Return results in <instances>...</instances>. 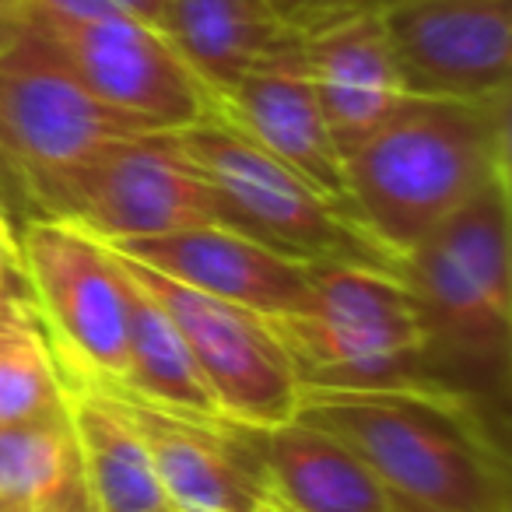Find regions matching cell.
Wrapping results in <instances>:
<instances>
[{"mask_svg":"<svg viewBox=\"0 0 512 512\" xmlns=\"http://www.w3.org/2000/svg\"><path fill=\"white\" fill-rule=\"evenodd\" d=\"M379 18L407 95L467 102L509 95L512 0H400Z\"/></svg>","mask_w":512,"mask_h":512,"instance_id":"cell-11","label":"cell"},{"mask_svg":"<svg viewBox=\"0 0 512 512\" xmlns=\"http://www.w3.org/2000/svg\"><path fill=\"white\" fill-rule=\"evenodd\" d=\"M109 246L179 285L225 299L264 320L292 316L309 302V264L274 253L264 242L232 228H186L151 239H120Z\"/></svg>","mask_w":512,"mask_h":512,"instance_id":"cell-14","label":"cell"},{"mask_svg":"<svg viewBox=\"0 0 512 512\" xmlns=\"http://www.w3.org/2000/svg\"><path fill=\"white\" fill-rule=\"evenodd\" d=\"M425 344V379L491 418L509 400L512 228L509 176L491 179L397 260Z\"/></svg>","mask_w":512,"mask_h":512,"instance_id":"cell-1","label":"cell"},{"mask_svg":"<svg viewBox=\"0 0 512 512\" xmlns=\"http://www.w3.org/2000/svg\"><path fill=\"white\" fill-rule=\"evenodd\" d=\"M50 214L102 242L221 225L214 186L179 130H141L102 148L67 179Z\"/></svg>","mask_w":512,"mask_h":512,"instance_id":"cell-7","label":"cell"},{"mask_svg":"<svg viewBox=\"0 0 512 512\" xmlns=\"http://www.w3.org/2000/svg\"><path fill=\"white\" fill-rule=\"evenodd\" d=\"M141 130L151 127L95 99L32 25L0 53V155L46 211L102 148Z\"/></svg>","mask_w":512,"mask_h":512,"instance_id":"cell-6","label":"cell"},{"mask_svg":"<svg viewBox=\"0 0 512 512\" xmlns=\"http://www.w3.org/2000/svg\"><path fill=\"white\" fill-rule=\"evenodd\" d=\"M162 32L214 102L260 60L299 39L267 0H165Z\"/></svg>","mask_w":512,"mask_h":512,"instance_id":"cell-17","label":"cell"},{"mask_svg":"<svg viewBox=\"0 0 512 512\" xmlns=\"http://www.w3.org/2000/svg\"><path fill=\"white\" fill-rule=\"evenodd\" d=\"M113 393L141 432L176 512H285L260 460V428L183 418L123 390Z\"/></svg>","mask_w":512,"mask_h":512,"instance_id":"cell-12","label":"cell"},{"mask_svg":"<svg viewBox=\"0 0 512 512\" xmlns=\"http://www.w3.org/2000/svg\"><path fill=\"white\" fill-rule=\"evenodd\" d=\"M67 411L99 512H176L141 432L109 386L78 383L67 390Z\"/></svg>","mask_w":512,"mask_h":512,"instance_id":"cell-18","label":"cell"},{"mask_svg":"<svg viewBox=\"0 0 512 512\" xmlns=\"http://www.w3.org/2000/svg\"><path fill=\"white\" fill-rule=\"evenodd\" d=\"M302 50L330 137L341 158H348L365 137L390 120L407 95L386 43L383 18L379 11L337 18L306 32Z\"/></svg>","mask_w":512,"mask_h":512,"instance_id":"cell-15","label":"cell"},{"mask_svg":"<svg viewBox=\"0 0 512 512\" xmlns=\"http://www.w3.org/2000/svg\"><path fill=\"white\" fill-rule=\"evenodd\" d=\"M120 267L127 274V369H123L120 386L113 390H123L144 404L183 414V418L225 421L172 316L127 271L123 260Z\"/></svg>","mask_w":512,"mask_h":512,"instance_id":"cell-20","label":"cell"},{"mask_svg":"<svg viewBox=\"0 0 512 512\" xmlns=\"http://www.w3.org/2000/svg\"><path fill=\"white\" fill-rule=\"evenodd\" d=\"M29 18H32L29 0H0V53L29 29Z\"/></svg>","mask_w":512,"mask_h":512,"instance_id":"cell-23","label":"cell"},{"mask_svg":"<svg viewBox=\"0 0 512 512\" xmlns=\"http://www.w3.org/2000/svg\"><path fill=\"white\" fill-rule=\"evenodd\" d=\"M179 134L214 186L225 228L264 242L299 264L397 271V260L351 218L348 207L323 197L221 116L193 123Z\"/></svg>","mask_w":512,"mask_h":512,"instance_id":"cell-5","label":"cell"},{"mask_svg":"<svg viewBox=\"0 0 512 512\" xmlns=\"http://www.w3.org/2000/svg\"><path fill=\"white\" fill-rule=\"evenodd\" d=\"M67 404L60 365L36 309L4 299L0 309V425L43 418Z\"/></svg>","mask_w":512,"mask_h":512,"instance_id":"cell-21","label":"cell"},{"mask_svg":"<svg viewBox=\"0 0 512 512\" xmlns=\"http://www.w3.org/2000/svg\"><path fill=\"white\" fill-rule=\"evenodd\" d=\"M390 4H400V0H379V8H390Z\"/></svg>","mask_w":512,"mask_h":512,"instance_id":"cell-25","label":"cell"},{"mask_svg":"<svg viewBox=\"0 0 512 512\" xmlns=\"http://www.w3.org/2000/svg\"><path fill=\"white\" fill-rule=\"evenodd\" d=\"M116 256L172 316L218 400L221 418L242 428H274L295 418L299 376L264 316L179 285L120 249Z\"/></svg>","mask_w":512,"mask_h":512,"instance_id":"cell-9","label":"cell"},{"mask_svg":"<svg viewBox=\"0 0 512 512\" xmlns=\"http://www.w3.org/2000/svg\"><path fill=\"white\" fill-rule=\"evenodd\" d=\"M64 57L74 78L106 106L151 130H186L218 116V102L186 67L165 32L127 15L88 22H29Z\"/></svg>","mask_w":512,"mask_h":512,"instance_id":"cell-10","label":"cell"},{"mask_svg":"<svg viewBox=\"0 0 512 512\" xmlns=\"http://www.w3.org/2000/svg\"><path fill=\"white\" fill-rule=\"evenodd\" d=\"M498 176H509V95H404L390 120L344 158L351 214L393 260Z\"/></svg>","mask_w":512,"mask_h":512,"instance_id":"cell-3","label":"cell"},{"mask_svg":"<svg viewBox=\"0 0 512 512\" xmlns=\"http://www.w3.org/2000/svg\"><path fill=\"white\" fill-rule=\"evenodd\" d=\"M267 4H271L281 15V22L299 32V36L320 29V25L337 22V18L362 15V11H383L379 0H267Z\"/></svg>","mask_w":512,"mask_h":512,"instance_id":"cell-22","label":"cell"},{"mask_svg":"<svg viewBox=\"0 0 512 512\" xmlns=\"http://www.w3.org/2000/svg\"><path fill=\"white\" fill-rule=\"evenodd\" d=\"M0 512H99L67 404L0 425Z\"/></svg>","mask_w":512,"mask_h":512,"instance_id":"cell-19","label":"cell"},{"mask_svg":"<svg viewBox=\"0 0 512 512\" xmlns=\"http://www.w3.org/2000/svg\"><path fill=\"white\" fill-rule=\"evenodd\" d=\"M0 235H4V239H8V228H4V218H0Z\"/></svg>","mask_w":512,"mask_h":512,"instance_id":"cell-26","label":"cell"},{"mask_svg":"<svg viewBox=\"0 0 512 512\" xmlns=\"http://www.w3.org/2000/svg\"><path fill=\"white\" fill-rule=\"evenodd\" d=\"M218 116L232 123L235 130H242L249 141H256L281 165H288L295 176L316 186L323 197L348 207L344 158L337 151L334 137H330L327 116H323V106L316 99L302 36L281 46L267 60H260L218 102Z\"/></svg>","mask_w":512,"mask_h":512,"instance_id":"cell-13","label":"cell"},{"mask_svg":"<svg viewBox=\"0 0 512 512\" xmlns=\"http://www.w3.org/2000/svg\"><path fill=\"white\" fill-rule=\"evenodd\" d=\"M18 260L36 288V316L78 383L120 386L127 369V274L113 246L64 218L25 228Z\"/></svg>","mask_w":512,"mask_h":512,"instance_id":"cell-8","label":"cell"},{"mask_svg":"<svg viewBox=\"0 0 512 512\" xmlns=\"http://www.w3.org/2000/svg\"><path fill=\"white\" fill-rule=\"evenodd\" d=\"M256 442L285 512H397L362 456L309 421L260 428Z\"/></svg>","mask_w":512,"mask_h":512,"instance_id":"cell-16","label":"cell"},{"mask_svg":"<svg viewBox=\"0 0 512 512\" xmlns=\"http://www.w3.org/2000/svg\"><path fill=\"white\" fill-rule=\"evenodd\" d=\"M295 418L355 449L397 512H509L502 439L460 393L442 386L302 390Z\"/></svg>","mask_w":512,"mask_h":512,"instance_id":"cell-2","label":"cell"},{"mask_svg":"<svg viewBox=\"0 0 512 512\" xmlns=\"http://www.w3.org/2000/svg\"><path fill=\"white\" fill-rule=\"evenodd\" d=\"M8 256H18V246L0 235V309H4V264H8Z\"/></svg>","mask_w":512,"mask_h":512,"instance_id":"cell-24","label":"cell"},{"mask_svg":"<svg viewBox=\"0 0 512 512\" xmlns=\"http://www.w3.org/2000/svg\"><path fill=\"white\" fill-rule=\"evenodd\" d=\"M302 390L432 386L414 302L397 271L309 264V302L267 320Z\"/></svg>","mask_w":512,"mask_h":512,"instance_id":"cell-4","label":"cell"}]
</instances>
